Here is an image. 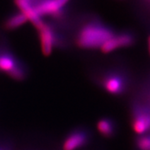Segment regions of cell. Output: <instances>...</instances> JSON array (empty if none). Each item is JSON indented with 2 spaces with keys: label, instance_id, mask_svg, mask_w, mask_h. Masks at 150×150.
<instances>
[{
  "label": "cell",
  "instance_id": "obj_1",
  "mask_svg": "<svg viewBox=\"0 0 150 150\" xmlns=\"http://www.w3.org/2000/svg\"><path fill=\"white\" fill-rule=\"evenodd\" d=\"M93 80L105 93L121 98L130 90L132 77L123 67L112 66L98 69L93 74Z\"/></svg>",
  "mask_w": 150,
  "mask_h": 150
},
{
  "label": "cell",
  "instance_id": "obj_2",
  "mask_svg": "<svg viewBox=\"0 0 150 150\" xmlns=\"http://www.w3.org/2000/svg\"><path fill=\"white\" fill-rule=\"evenodd\" d=\"M115 33L111 28L100 22H90L79 30L76 44L82 49H97L112 38Z\"/></svg>",
  "mask_w": 150,
  "mask_h": 150
},
{
  "label": "cell",
  "instance_id": "obj_3",
  "mask_svg": "<svg viewBox=\"0 0 150 150\" xmlns=\"http://www.w3.org/2000/svg\"><path fill=\"white\" fill-rule=\"evenodd\" d=\"M0 74L7 75L12 80L22 82L27 79L29 70L27 65L7 49L0 50Z\"/></svg>",
  "mask_w": 150,
  "mask_h": 150
},
{
  "label": "cell",
  "instance_id": "obj_4",
  "mask_svg": "<svg viewBox=\"0 0 150 150\" xmlns=\"http://www.w3.org/2000/svg\"><path fill=\"white\" fill-rule=\"evenodd\" d=\"M130 125L139 135L150 133V106L141 101H135L130 108Z\"/></svg>",
  "mask_w": 150,
  "mask_h": 150
},
{
  "label": "cell",
  "instance_id": "obj_5",
  "mask_svg": "<svg viewBox=\"0 0 150 150\" xmlns=\"http://www.w3.org/2000/svg\"><path fill=\"white\" fill-rule=\"evenodd\" d=\"M93 134L84 126L76 127L66 134L62 141V150H79L90 144Z\"/></svg>",
  "mask_w": 150,
  "mask_h": 150
},
{
  "label": "cell",
  "instance_id": "obj_6",
  "mask_svg": "<svg viewBox=\"0 0 150 150\" xmlns=\"http://www.w3.org/2000/svg\"><path fill=\"white\" fill-rule=\"evenodd\" d=\"M135 42L136 37L134 33L129 31H125L114 34L112 38H110L103 44L100 50L103 54H109L119 48L132 47Z\"/></svg>",
  "mask_w": 150,
  "mask_h": 150
},
{
  "label": "cell",
  "instance_id": "obj_7",
  "mask_svg": "<svg viewBox=\"0 0 150 150\" xmlns=\"http://www.w3.org/2000/svg\"><path fill=\"white\" fill-rule=\"evenodd\" d=\"M38 32V38L42 54L44 56H49L53 53L54 49L58 46V37L54 28L44 23L37 28Z\"/></svg>",
  "mask_w": 150,
  "mask_h": 150
},
{
  "label": "cell",
  "instance_id": "obj_8",
  "mask_svg": "<svg viewBox=\"0 0 150 150\" xmlns=\"http://www.w3.org/2000/svg\"><path fill=\"white\" fill-rule=\"evenodd\" d=\"M69 0H36L34 9L39 16L59 18L64 13V8Z\"/></svg>",
  "mask_w": 150,
  "mask_h": 150
},
{
  "label": "cell",
  "instance_id": "obj_9",
  "mask_svg": "<svg viewBox=\"0 0 150 150\" xmlns=\"http://www.w3.org/2000/svg\"><path fill=\"white\" fill-rule=\"evenodd\" d=\"M21 13L27 17L28 20L31 21L34 27L38 28L43 23L42 18L39 16L34 9L36 0H14Z\"/></svg>",
  "mask_w": 150,
  "mask_h": 150
},
{
  "label": "cell",
  "instance_id": "obj_10",
  "mask_svg": "<svg viewBox=\"0 0 150 150\" xmlns=\"http://www.w3.org/2000/svg\"><path fill=\"white\" fill-rule=\"evenodd\" d=\"M98 133L104 139H112L118 133V123L111 117H102L97 121Z\"/></svg>",
  "mask_w": 150,
  "mask_h": 150
},
{
  "label": "cell",
  "instance_id": "obj_11",
  "mask_svg": "<svg viewBox=\"0 0 150 150\" xmlns=\"http://www.w3.org/2000/svg\"><path fill=\"white\" fill-rule=\"evenodd\" d=\"M28 21L27 17L23 13H18L10 16L4 23V28L7 30H15L25 24Z\"/></svg>",
  "mask_w": 150,
  "mask_h": 150
},
{
  "label": "cell",
  "instance_id": "obj_12",
  "mask_svg": "<svg viewBox=\"0 0 150 150\" xmlns=\"http://www.w3.org/2000/svg\"><path fill=\"white\" fill-rule=\"evenodd\" d=\"M134 145L137 150H150V133L137 136Z\"/></svg>",
  "mask_w": 150,
  "mask_h": 150
},
{
  "label": "cell",
  "instance_id": "obj_13",
  "mask_svg": "<svg viewBox=\"0 0 150 150\" xmlns=\"http://www.w3.org/2000/svg\"><path fill=\"white\" fill-rule=\"evenodd\" d=\"M13 144L8 139L0 137V150H13Z\"/></svg>",
  "mask_w": 150,
  "mask_h": 150
},
{
  "label": "cell",
  "instance_id": "obj_14",
  "mask_svg": "<svg viewBox=\"0 0 150 150\" xmlns=\"http://www.w3.org/2000/svg\"><path fill=\"white\" fill-rule=\"evenodd\" d=\"M148 46H149V51L150 54V36L149 37V39H148Z\"/></svg>",
  "mask_w": 150,
  "mask_h": 150
}]
</instances>
